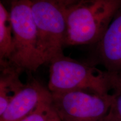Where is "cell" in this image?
<instances>
[{
    "label": "cell",
    "mask_w": 121,
    "mask_h": 121,
    "mask_svg": "<svg viewBox=\"0 0 121 121\" xmlns=\"http://www.w3.org/2000/svg\"><path fill=\"white\" fill-rule=\"evenodd\" d=\"M38 35V47L44 64L63 54L67 35L68 7L62 0H31Z\"/></svg>",
    "instance_id": "obj_3"
},
{
    "label": "cell",
    "mask_w": 121,
    "mask_h": 121,
    "mask_svg": "<svg viewBox=\"0 0 121 121\" xmlns=\"http://www.w3.org/2000/svg\"><path fill=\"white\" fill-rule=\"evenodd\" d=\"M52 97L39 105V107L20 121H49L53 112Z\"/></svg>",
    "instance_id": "obj_10"
},
{
    "label": "cell",
    "mask_w": 121,
    "mask_h": 121,
    "mask_svg": "<svg viewBox=\"0 0 121 121\" xmlns=\"http://www.w3.org/2000/svg\"><path fill=\"white\" fill-rule=\"evenodd\" d=\"M62 1H63V2L64 3L66 6L69 7L78 4L82 0H62Z\"/></svg>",
    "instance_id": "obj_12"
},
{
    "label": "cell",
    "mask_w": 121,
    "mask_h": 121,
    "mask_svg": "<svg viewBox=\"0 0 121 121\" xmlns=\"http://www.w3.org/2000/svg\"><path fill=\"white\" fill-rule=\"evenodd\" d=\"M0 116L6 109L7 106L25 85L20 79L23 71L8 62L0 65Z\"/></svg>",
    "instance_id": "obj_8"
},
{
    "label": "cell",
    "mask_w": 121,
    "mask_h": 121,
    "mask_svg": "<svg viewBox=\"0 0 121 121\" xmlns=\"http://www.w3.org/2000/svg\"><path fill=\"white\" fill-rule=\"evenodd\" d=\"M13 51V31L10 13L0 2V65L8 62Z\"/></svg>",
    "instance_id": "obj_9"
},
{
    "label": "cell",
    "mask_w": 121,
    "mask_h": 121,
    "mask_svg": "<svg viewBox=\"0 0 121 121\" xmlns=\"http://www.w3.org/2000/svg\"><path fill=\"white\" fill-rule=\"evenodd\" d=\"M52 93V107L61 121H102L109 111L112 94L84 90Z\"/></svg>",
    "instance_id": "obj_5"
},
{
    "label": "cell",
    "mask_w": 121,
    "mask_h": 121,
    "mask_svg": "<svg viewBox=\"0 0 121 121\" xmlns=\"http://www.w3.org/2000/svg\"><path fill=\"white\" fill-rule=\"evenodd\" d=\"M48 89L51 93L84 90L102 95L112 94L116 81L106 71L91 63L63 55L50 62Z\"/></svg>",
    "instance_id": "obj_2"
},
{
    "label": "cell",
    "mask_w": 121,
    "mask_h": 121,
    "mask_svg": "<svg viewBox=\"0 0 121 121\" xmlns=\"http://www.w3.org/2000/svg\"><path fill=\"white\" fill-rule=\"evenodd\" d=\"M95 45L98 61L109 74L121 81V6Z\"/></svg>",
    "instance_id": "obj_6"
},
{
    "label": "cell",
    "mask_w": 121,
    "mask_h": 121,
    "mask_svg": "<svg viewBox=\"0 0 121 121\" xmlns=\"http://www.w3.org/2000/svg\"><path fill=\"white\" fill-rule=\"evenodd\" d=\"M52 93L35 80L25 84L0 116V121H20L40 104L51 99Z\"/></svg>",
    "instance_id": "obj_7"
},
{
    "label": "cell",
    "mask_w": 121,
    "mask_h": 121,
    "mask_svg": "<svg viewBox=\"0 0 121 121\" xmlns=\"http://www.w3.org/2000/svg\"><path fill=\"white\" fill-rule=\"evenodd\" d=\"M11 1H12V0H11Z\"/></svg>",
    "instance_id": "obj_14"
},
{
    "label": "cell",
    "mask_w": 121,
    "mask_h": 121,
    "mask_svg": "<svg viewBox=\"0 0 121 121\" xmlns=\"http://www.w3.org/2000/svg\"><path fill=\"white\" fill-rule=\"evenodd\" d=\"M113 100L108 114L102 121H121V85L112 93Z\"/></svg>",
    "instance_id": "obj_11"
},
{
    "label": "cell",
    "mask_w": 121,
    "mask_h": 121,
    "mask_svg": "<svg viewBox=\"0 0 121 121\" xmlns=\"http://www.w3.org/2000/svg\"><path fill=\"white\" fill-rule=\"evenodd\" d=\"M121 6V0H82L68 7L65 46L96 44Z\"/></svg>",
    "instance_id": "obj_1"
},
{
    "label": "cell",
    "mask_w": 121,
    "mask_h": 121,
    "mask_svg": "<svg viewBox=\"0 0 121 121\" xmlns=\"http://www.w3.org/2000/svg\"><path fill=\"white\" fill-rule=\"evenodd\" d=\"M49 121H61L54 109L53 110L52 114H51Z\"/></svg>",
    "instance_id": "obj_13"
},
{
    "label": "cell",
    "mask_w": 121,
    "mask_h": 121,
    "mask_svg": "<svg viewBox=\"0 0 121 121\" xmlns=\"http://www.w3.org/2000/svg\"><path fill=\"white\" fill-rule=\"evenodd\" d=\"M9 13L13 26V51L8 62L23 71H35L44 63L38 47L31 0H12Z\"/></svg>",
    "instance_id": "obj_4"
}]
</instances>
